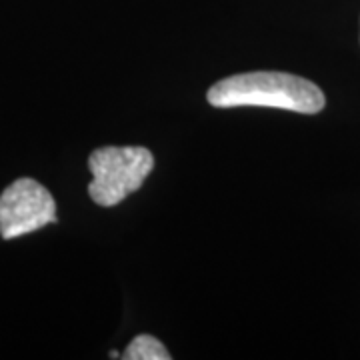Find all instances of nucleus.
I'll list each match as a JSON object with an SVG mask.
<instances>
[{
	"label": "nucleus",
	"mask_w": 360,
	"mask_h": 360,
	"mask_svg": "<svg viewBox=\"0 0 360 360\" xmlns=\"http://www.w3.org/2000/svg\"><path fill=\"white\" fill-rule=\"evenodd\" d=\"M208 103L217 108L264 106L300 115H316L326 104L324 92L307 78L288 72H245L219 80L212 84Z\"/></svg>",
	"instance_id": "obj_1"
},
{
	"label": "nucleus",
	"mask_w": 360,
	"mask_h": 360,
	"mask_svg": "<svg viewBox=\"0 0 360 360\" xmlns=\"http://www.w3.org/2000/svg\"><path fill=\"white\" fill-rule=\"evenodd\" d=\"M56 222L52 194L32 179H18L0 196V236L13 240Z\"/></svg>",
	"instance_id": "obj_3"
},
{
	"label": "nucleus",
	"mask_w": 360,
	"mask_h": 360,
	"mask_svg": "<svg viewBox=\"0 0 360 360\" xmlns=\"http://www.w3.org/2000/svg\"><path fill=\"white\" fill-rule=\"evenodd\" d=\"M89 168V196L110 208L141 188L155 168V156L144 146H103L90 155Z\"/></svg>",
	"instance_id": "obj_2"
},
{
	"label": "nucleus",
	"mask_w": 360,
	"mask_h": 360,
	"mask_svg": "<svg viewBox=\"0 0 360 360\" xmlns=\"http://www.w3.org/2000/svg\"><path fill=\"white\" fill-rule=\"evenodd\" d=\"M122 359L127 360H170V352L167 347L156 340L155 336L150 335H139L129 347L127 352L122 354Z\"/></svg>",
	"instance_id": "obj_4"
}]
</instances>
